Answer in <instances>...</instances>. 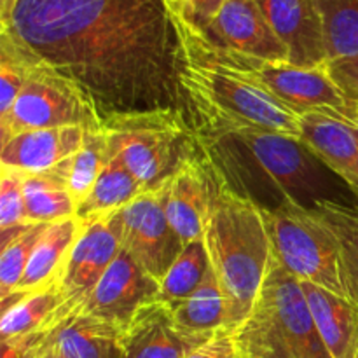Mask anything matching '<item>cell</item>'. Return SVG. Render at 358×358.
Wrapping results in <instances>:
<instances>
[{"label":"cell","instance_id":"4dcf8cb0","mask_svg":"<svg viewBox=\"0 0 358 358\" xmlns=\"http://www.w3.org/2000/svg\"><path fill=\"white\" fill-rule=\"evenodd\" d=\"M24 177H27L24 171L2 166V177H0V229L2 231L30 224L24 213Z\"/></svg>","mask_w":358,"mask_h":358},{"label":"cell","instance_id":"d6986e66","mask_svg":"<svg viewBox=\"0 0 358 358\" xmlns=\"http://www.w3.org/2000/svg\"><path fill=\"white\" fill-rule=\"evenodd\" d=\"M301 289L331 357L352 358L358 348V304L310 282H301Z\"/></svg>","mask_w":358,"mask_h":358},{"label":"cell","instance_id":"4316f807","mask_svg":"<svg viewBox=\"0 0 358 358\" xmlns=\"http://www.w3.org/2000/svg\"><path fill=\"white\" fill-rule=\"evenodd\" d=\"M329 59L358 55V0H317Z\"/></svg>","mask_w":358,"mask_h":358},{"label":"cell","instance_id":"ffe728a7","mask_svg":"<svg viewBox=\"0 0 358 358\" xmlns=\"http://www.w3.org/2000/svg\"><path fill=\"white\" fill-rule=\"evenodd\" d=\"M69 303L56 278L27 294H13L2 299L0 339L17 338L35 331H52L62 324L58 310Z\"/></svg>","mask_w":358,"mask_h":358},{"label":"cell","instance_id":"9a60e30c","mask_svg":"<svg viewBox=\"0 0 358 358\" xmlns=\"http://www.w3.org/2000/svg\"><path fill=\"white\" fill-rule=\"evenodd\" d=\"M203 31L241 55L268 62H289V48L275 34L257 0H227Z\"/></svg>","mask_w":358,"mask_h":358},{"label":"cell","instance_id":"9c48e42d","mask_svg":"<svg viewBox=\"0 0 358 358\" xmlns=\"http://www.w3.org/2000/svg\"><path fill=\"white\" fill-rule=\"evenodd\" d=\"M233 56L248 77L299 117L304 114H322L352 126L355 122L357 105L336 86L325 65L306 69L289 62H268L236 51H233Z\"/></svg>","mask_w":358,"mask_h":358},{"label":"cell","instance_id":"836d02e7","mask_svg":"<svg viewBox=\"0 0 358 358\" xmlns=\"http://www.w3.org/2000/svg\"><path fill=\"white\" fill-rule=\"evenodd\" d=\"M185 358H238L233 331H220Z\"/></svg>","mask_w":358,"mask_h":358},{"label":"cell","instance_id":"1f68e13d","mask_svg":"<svg viewBox=\"0 0 358 358\" xmlns=\"http://www.w3.org/2000/svg\"><path fill=\"white\" fill-rule=\"evenodd\" d=\"M227 0H173L171 10L199 30H206Z\"/></svg>","mask_w":358,"mask_h":358},{"label":"cell","instance_id":"7402d4cb","mask_svg":"<svg viewBox=\"0 0 358 358\" xmlns=\"http://www.w3.org/2000/svg\"><path fill=\"white\" fill-rule=\"evenodd\" d=\"M70 159L41 173H27L24 213L30 224H51L76 217L77 203L69 191Z\"/></svg>","mask_w":358,"mask_h":358},{"label":"cell","instance_id":"484cf974","mask_svg":"<svg viewBox=\"0 0 358 358\" xmlns=\"http://www.w3.org/2000/svg\"><path fill=\"white\" fill-rule=\"evenodd\" d=\"M208 269L210 259L203 238L191 241V243L185 245L182 254L178 255L177 261L171 264L164 278L161 280L159 294H157L156 301L171 308L177 306L201 285Z\"/></svg>","mask_w":358,"mask_h":358},{"label":"cell","instance_id":"277c9868","mask_svg":"<svg viewBox=\"0 0 358 358\" xmlns=\"http://www.w3.org/2000/svg\"><path fill=\"white\" fill-rule=\"evenodd\" d=\"M273 254L301 282L358 304V208L262 212Z\"/></svg>","mask_w":358,"mask_h":358},{"label":"cell","instance_id":"f546056e","mask_svg":"<svg viewBox=\"0 0 358 358\" xmlns=\"http://www.w3.org/2000/svg\"><path fill=\"white\" fill-rule=\"evenodd\" d=\"M27 49L6 30H0V117L10 110L24 83Z\"/></svg>","mask_w":358,"mask_h":358},{"label":"cell","instance_id":"6da1fadb","mask_svg":"<svg viewBox=\"0 0 358 358\" xmlns=\"http://www.w3.org/2000/svg\"><path fill=\"white\" fill-rule=\"evenodd\" d=\"M6 31L76 83L101 121L170 110L194 128L168 0H17Z\"/></svg>","mask_w":358,"mask_h":358},{"label":"cell","instance_id":"83f0119b","mask_svg":"<svg viewBox=\"0 0 358 358\" xmlns=\"http://www.w3.org/2000/svg\"><path fill=\"white\" fill-rule=\"evenodd\" d=\"M49 224H27L2 231V255H0V296L9 297L16 290L27 269L38 238Z\"/></svg>","mask_w":358,"mask_h":358},{"label":"cell","instance_id":"3957f363","mask_svg":"<svg viewBox=\"0 0 358 358\" xmlns=\"http://www.w3.org/2000/svg\"><path fill=\"white\" fill-rule=\"evenodd\" d=\"M175 20L182 42L178 77L196 133L254 128L301 138L299 115L248 77L229 48L177 14Z\"/></svg>","mask_w":358,"mask_h":358},{"label":"cell","instance_id":"e0dca14e","mask_svg":"<svg viewBox=\"0 0 358 358\" xmlns=\"http://www.w3.org/2000/svg\"><path fill=\"white\" fill-rule=\"evenodd\" d=\"M86 131L87 129L80 126L23 131L0 147V163L24 173L51 170L79 152Z\"/></svg>","mask_w":358,"mask_h":358},{"label":"cell","instance_id":"cb8c5ba5","mask_svg":"<svg viewBox=\"0 0 358 358\" xmlns=\"http://www.w3.org/2000/svg\"><path fill=\"white\" fill-rule=\"evenodd\" d=\"M171 310L175 324L192 334H217L220 331H231L227 327L226 299L212 266L201 285Z\"/></svg>","mask_w":358,"mask_h":358},{"label":"cell","instance_id":"5b68a950","mask_svg":"<svg viewBox=\"0 0 358 358\" xmlns=\"http://www.w3.org/2000/svg\"><path fill=\"white\" fill-rule=\"evenodd\" d=\"M203 241L226 299L227 327L234 331L248 317L264 283L271 241L262 210L234 192L219 173Z\"/></svg>","mask_w":358,"mask_h":358},{"label":"cell","instance_id":"e575fe53","mask_svg":"<svg viewBox=\"0 0 358 358\" xmlns=\"http://www.w3.org/2000/svg\"><path fill=\"white\" fill-rule=\"evenodd\" d=\"M27 358H56V348L55 341H52V332L48 336L44 343H41L38 346H35Z\"/></svg>","mask_w":358,"mask_h":358},{"label":"cell","instance_id":"5bb4252c","mask_svg":"<svg viewBox=\"0 0 358 358\" xmlns=\"http://www.w3.org/2000/svg\"><path fill=\"white\" fill-rule=\"evenodd\" d=\"M215 334H192L178 327L173 310L152 301L140 308L124 329V358H185Z\"/></svg>","mask_w":358,"mask_h":358},{"label":"cell","instance_id":"7a4b0ae2","mask_svg":"<svg viewBox=\"0 0 358 358\" xmlns=\"http://www.w3.org/2000/svg\"><path fill=\"white\" fill-rule=\"evenodd\" d=\"M196 135L217 173L234 192L257 206L268 194L262 212L289 205L306 210L334 205L358 208V196L341 194L338 184L329 180L334 171L301 140L254 128Z\"/></svg>","mask_w":358,"mask_h":358},{"label":"cell","instance_id":"d4e9b609","mask_svg":"<svg viewBox=\"0 0 358 358\" xmlns=\"http://www.w3.org/2000/svg\"><path fill=\"white\" fill-rule=\"evenodd\" d=\"M143 191H147L145 185L136 180L117 159L108 156L96 184L77 206L76 217L84 220L90 217L117 212L138 198Z\"/></svg>","mask_w":358,"mask_h":358},{"label":"cell","instance_id":"f35d334b","mask_svg":"<svg viewBox=\"0 0 358 358\" xmlns=\"http://www.w3.org/2000/svg\"><path fill=\"white\" fill-rule=\"evenodd\" d=\"M352 358H358V348H357V352L353 353V357H352Z\"/></svg>","mask_w":358,"mask_h":358},{"label":"cell","instance_id":"4fadbf2b","mask_svg":"<svg viewBox=\"0 0 358 358\" xmlns=\"http://www.w3.org/2000/svg\"><path fill=\"white\" fill-rule=\"evenodd\" d=\"M215 185L217 171L203 147L201 154L185 161L159 185L164 215L185 245L203 238Z\"/></svg>","mask_w":358,"mask_h":358},{"label":"cell","instance_id":"2e32d148","mask_svg":"<svg viewBox=\"0 0 358 358\" xmlns=\"http://www.w3.org/2000/svg\"><path fill=\"white\" fill-rule=\"evenodd\" d=\"M280 41L289 48V63L324 66L329 62L324 23L317 0H257Z\"/></svg>","mask_w":358,"mask_h":358},{"label":"cell","instance_id":"ab89813d","mask_svg":"<svg viewBox=\"0 0 358 358\" xmlns=\"http://www.w3.org/2000/svg\"><path fill=\"white\" fill-rule=\"evenodd\" d=\"M168 2H173V0H168Z\"/></svg>","mask_w":358,"mask_h":358},{"label":"cell","instance_id":"74e56055","mask_svg":"<svg viewBox=\"0 0 358 358\" xmlns=\"http://www.w3.org/2000/svg\"><path fill=\"white\" fill-rule=\"evenodd\" d=\"M56 358H66V357H63L62 353H58V352H56Z\"/></svg>","mask_w":358,"mask_h":358},{"label":"cell","instance_id":"8d00e7d4","mask_svg":"<svg viewBox=\"0 0 358 358\" xmlns=\"http://www.w3.org/2000/svg\"><path fill=\"white\" fill-rule=\"evenodd\" d=\"M353 128H355L358 133V105H357V117H355V122H353Z\"/></svg>","mask_w":358,"mask_h":358},{"label":"cell","instance_id":"30bf717a","mask_svg":"<svg viewBox=\"0 0 358 358\" xmlns=\"http://www.w3.org/2000/svg\"><path fill=\"white\" fill-rule=\"evenodd\" d=\"M121 248L161 283L185 243L164 215L161 187L147 189L119 210Z\"/></svg>","mask_w":358,"mask_h":358},{"label":"cell","instance_id":"8fae6325","mask_svg":"<svg viewBox=\"0 0 358 358\" xmlns=\"http://www.w3.org/2000/svg\"><path fill=\"white\" fill-rule=\"evenodd\" d=\"M80 233L73 241L56 275L69 306L77 304L93 290L121 250V220L117 212L80 220Z\"/></svg>","mask_w":358,"mask_h":358},{"label":"cell","instance_id":"8992f818","mask_svg":"<svg viewBox=\"0 0 358 358\" xmlns=\"http://www.w3.org/2000/svg\"><path fill=\"white\" fill-rule=\"evenodd\" d=\"M233 339L238 358H332L315 327L299 278L273 250L264 283Z\"/></svg>","mask_w":358,"mask_h":358},{"label":"cell","instance_id":"ba28073f","mask_svg":"<svg viewBox=\"0 0 358 358\" xmlns=\"http://www.w3.org/2000/svg\"><path fill=\"white\" fill-rule=\"evenodd\" d=\"M62 126L100 129L101 117L76 83L27 49L23 87L0 117V147L23 131Z\"/></svg>","mask_w":358,"mask_h":358},{"label":"cell","instance_id":"f1b7e54d","mask_svg":"<svg viewBox=\"0 0 358 358\" xmlns=\"http://www.w3.org/2000/svg\"><path fill=\"white\" fill-rule=\"evenodd\" d=\"M108 161V149L105 133L100 129H87L83 147L70 157L69 191L77 206L90 194L98 177Z\"/></svg>","mask_w":358,"mask_h":358},{"label":"cell","instance_id":"7c38bea8","mask_svg":"<svg viewBox=\"0 0 358 358\" xmlns=\"http://www.w3.org/2000/svg\"><path fill=\"white\" fill-rule=\"evenodd\" d=\"M159 285L154 276L121 248L100 282L73 311L126 329L143 304L156 301Z\"/></svg>","mask_w":358,"mask_h":358},{"label":"cell","instance_id":"ac0fdd59","mask_svg":"<svg viewBox=\"0 0 358 358\" xmlns=\"http://www.w3.org/2000/svg\"><path fill=\"white\" fill-rule=\"evenodd\" d=\"M301 142L358 194V133L352 124L322 114L299 117Z\"/></svg>","mask_w":358,"mask_h":358},{"label":"cell","instance_id":"52a82bcc","mask_svg":"<svg viewBox=\"0 0 358 358\" xmlns=\"http://www.w3.org/2000/svg\"><path fill=\"white\" fill-rule=\"evenodd\" d=\"M108 156L147 189L163 184L185 161L201 154L191 122L177 112L114 115L101 121Z\"/></svg>","mask_w":358,"mask_h":358},{"label":"cell","instance_id":"d590c367","mask_svg":"<svg viewBox=\"0 0 358 358\" xmlns=\"http://www.w3.org/2000/svg\"><path fill=\"white\" fill-rule=\"evenodd\" d=\"M16 6L17 0H0V30L9 28Z\"/></svg>","mask_w":358,"mask_h":358},{"label":"cell","instance_id":"44dd1931","mask_svg":"<svg viewBox=\"0 0 358 358\" xmlns=\"http://www.w3.org/2000/svg\"><path fill=\"white\" fill-rule=\"evenodd\" d=\"M124 329L72 311L52 331L56 352L66 358H124Z\"/></svg>","mask_w":358,"mask_h":358},{"label":"cell","instance_id":"d6a6232c","mask_svg":"<svg viewBox=\"0 0 358 358\" xmlns=\"http://www.w3.org/2000/svg\"><path fill=\"white\" fill-rule=\"evenodd\" d=\"M325 70L352 103L358 105V55L329 59Z\"/></svg>","mask_w":358,"mask_h":358},{"label":"cell","instance_id":"603a6c76","mask_svg":"<svg viewBox=\"0 0 358 358\" xmlns=\"http://www.w3.org/2000/svg\"><path fill=\"white\" fill-rule=\"evenodd\" d=\"M80 226L83 222L77 217H69V219L49 224L42 236L38 238L23 278L13 294H27L56 278L59 266L65 261L73 241L79 236Z\"/></svg>","mask_w":358,"mask_h":358}]
</instances>
